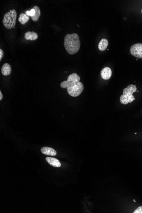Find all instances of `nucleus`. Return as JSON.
I'll use <instances>...</instances> for the list:
<instances>
[{"label": "nucleus", "instance_id": "nucleus-1", "mask_svg": "<svg viewBox=\"0 0 142 213\" xmlns=\"http://www.w3.org/2000/svg\"><path fill=\"white\" fill-rule=\"evenodd\" d=\"M81 78L76 73L70 75L66 80L62 82L60 87L67 89L68 94L73 97H76L81 94L84 90V84L80 82Z\"/></svg>", "mask_w": 142, "mask_h": 213}, {"label": "nucleus", "instance_id": "nucleus-2", "mask_svg": "<svg viewBox=\"0 0 142 213\" xmlns=\"http://www.w3.org/2000/svg\"><path fill=\"white\" fill-rule=\"evenodd\" d=\"M64 46L69 54H74L79 51L81 47V41L79 35L77 33L66 35L64 39Z\"/></svg>", "mask_w": 142, "mask_h": 213}, {"label": "nucleus", "instance_id": "nucleus-3", "mask_svg": "<svg viewBox=\"0 0 142 213\" xmlns=\"http://www.w3.org/2000/svg\"><path fill=\"white\" fill-rule=\"evenodd\" d=\"M136 86L133 84H130L123 89V94L120 97V102L123 105L127 104L129 103H132L135 100V97L133 95V94L137 91Z\"/></svg>", "mask_w": 142, "mask_h": 213}, {"label": "nucleus", "instance_id": "nucleus-4", "mask_svg": "<svg viewBox=\"0 0 142 213\" xmlns=\"http://www.w3.org/2000/svg\"><path fill=\"white\" fill-rule=\"evenodd\" d=\"M17 12L15 9L10 10L4 15L2 22L4 26L7 29L14 28L16 21Z\"/></svg>", "mask_w": 142, "mask_h": 213}, {"label": "nucleus", "instance_id": "nucleus-5", "mask_svg": "<svg viewBox=\"0 0 142 213\" xmlns=\"http://www.w3.org/2000/svg\"><path fill=\"white\" fill-rule=\"evenodd\" d=\"M130 53L132 56L139 59H142V44L137 43L131 46Z\"/></svg>", "mask_w": 142, "mask_h": 213}, {"label": "nucleus", "instance_id": "nucleus-6", "mask_svg": "<svg viewBox=\"0 0 142 213\" xmlns=\"http://www.w3.org/2000/svg\"><path fill=\"white\" fill-rule=\"evenodd\" d=\"M101 76L105 80H107L112 76V71L111 68L109 67H105L101 71Z\"/></svg>", "mask_w": 142, "mask_h": 213}, {"label": "nucleus", "instance_id": "nucleus-7", "mask_svg": "<svg viewBox=\"0 0 142 213\" xmlns=\"http://www.w3.org/2000/svg\"><path fill=\"white\" fill-rule=\"evenodd\" d=\"M41 152L44 154L46 155L54 156L56 155L57 152L56 150L52 148L49 147H44L41 149Z\"/></svg>", "mask_w": 142, "mask_h": 213}, {"label": "nucleus", "instance_id": "nucleus-8", "mask_svg": "<svg viewBox=\"0 0 142 213\" xmlns=\"http://www.w3.org/2000/svg\"><path fill=\"white\" fill-rule=\"evenodd\" d=\"M46 160L47 161L49 165L52 166L54 167L59 168L61 166L60 161L56 158L51 157H47L46 158Z\"/></svg>", "mask_w": 142, "mask_h": 213}, {"label": "nucleus", "instance_id": "nucleus-9", "mask_svg": "<svg viewBox=\"0 0 142 213\" xmlns=\"http://www.w3.org/2000/svg\"><path fill=\"white\" fill-rule=\"evenodd\" d=\"M24 37L27 40L34 41L38 39V35L35 32L28 31L24 34Z\"/></svg>", "mask_w": 142, "mask_h": 213}, {"label": "nucleus", "instance_id": "nucleus-10", "mask_svg": "<svg viewBox=\"0 0 142 213\" xmlns=\"http://www.w3.org/2000/svg\"><path fill=\"white\" fill-rule=\"evenodd\" d=\"M1 73L3 75L8 76L11 74L12 68L9 63H5L2 66Z\"/></svg>", "mask_w": 142, "mask_h": 213}, {"label": "nucleus", "instance_id": "nucleus-11", "mask_svg": "<svg viewBox=\"0 0 142 213\" xmlns=\"http://www.w3.org/2000/svg\"><path fill=\"white\" fill-rule=\"evenodd\" d=\"M108 45H109V42H108V40L105 38H103L101 40L99 43L98 46L99 49L101 51H103L107 49Z\"/></svg>", "mask_w": 142, "mask_h": 213}, {"label": "nucleus", "instance_id": "nucleus-12", "mask_svg": "<svg viewBox=\"0 0 142 213\" xmlns=\"http://www.w3.org/2000/svg\"><path fill=\"white\" fill-rule=\"evenodd\" d=\"M29 17L26 14L21 13L20 15L19 18H18V21L20 23H21L22 25H24L25 23L27 22L29 20Z\"/></svg>", "mask_w": 142, "mask_h": 213}, {"label": "nucleus", "instance_id": "nucleus-13", "mask_svg": "<svg viewBox=\"0 0 142 213\" xmlns=\"http://www.w3.org/2000/svg\"><path fill=\"white\" fill-rule=\"evenodd\" d=\"M33 9L35 10V14L34 16L31 17V18L32 19L33 21L36 22V21H38V19L41 16V11H40V8L37 6H34Z\"/></svg>", "mask_w": 142, "mask_h": 213}, {"label": "nucleus", "instance_id": "nucleus-14", "mask_svg": "<svg viewBox=\"0 0 142 213\" xmlns=\"http://www.w3.org/2000/svg\"><path fill=\"white\" fill-rule=\"evenodd\" d=\"M26 15L28 16H30L31 17L34 16L35 14V10L34 9H31L30 11H27L26 12Z\"/></svg>", "mask_w": 142, "mask_h": 213}, {"label": "nucleus", "instance_id": "nucleus-15", "mask_svg": "<svg viewBox=\"0 0 142 213\" xmlns=\"http://www.w3.org/2000/svg\"><path fill=\"white\" fill-rule=\"evenodd\" d=\"M133 213H142V206H139L134 211Z\"/></svg>", "mask_w": 142, "mask_h": 213}, {"label": "nucleus", "instance_id": "nucleus-16", "mask_svg": "<svg viewBox=\"0 0 142 213\" xmlns=\"http://www.w3.org/2000/svg\"><path fill=\"white\" fill-rule=\"evenodd\" d=\"M4 55V52L3 50L1 49H0V61H1L2 59L3 58Z\"/></svg>", "mask_w": 142, "mask_h": 213}, {"label": "nucleus", "instance_id": "nucleus-17", "mask_svg": "<svg viewBox=\"0 0 142 213\" xmlns=\"http://www.w3.org/2000/svg\"><path fill=\"white\" fill-rule=\"evenodd\" d=\"M3 97V95L1 91H0V100H2Z\"/></svg>", "mask_w": 142, "mask_h": 213}, {"label": "nucleus", "instance_id": "nucleus-18", "mask_svg": "<svg viewBox=\"0 0 142 213\" xmlns=\"http://www.w3.org/2000/svg\"><path fill=\"white\" fill-rule=\"evenodd\" d=\"M133 201H134V202H136V201H135V200H133Z\"/></svg>", "mask_w": 142, "mask_h": 213}, {"label": "nucleus", "instance_id": "nucleus-19", "mask_svg": "<svg viewBox=\"0 0 142 213\" xmlns=\"http://www.w3.org/2000/svg\"><path fill=\"white\" fill-rule=\"evenodd\" d=\"M141 13H142V10H141Z\"/></svg>", "mask_w": 142, "mask_h": 213}]
</instances>
